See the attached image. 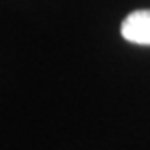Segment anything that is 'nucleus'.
Masks as SVG:
<instances>
[{
  "instance_id": "f257e3e1",
  "label": "nucleus",
  "mask_w": 150,
  "mask_h": 150,
  "mask_svg": "<svg viewBox=\"0 0 150 150\" xmlns=\"http://www.w3.org/2000/svg\"><path fill=\"white\" fill-rule=\"evenodd\" d=\"M122 37L127 42L150 45V10H135L123 18Z\"/></svg>"
}]
</instances>
